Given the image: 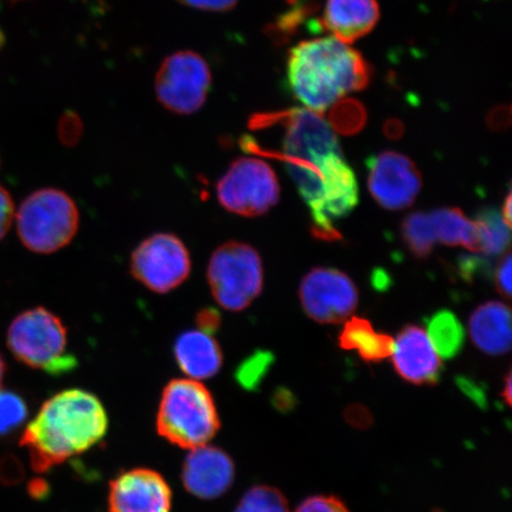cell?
<instances>
[{
	"instance_id": "obj_42",
	"label": "cell",
	"mask_w": 512,
	"mask_h": 512,
	"mask_svg": "<svg viewBox=\"0 0 512 512\" xmlns=\"http://www.w3.org/2000/svg\"><path fill=\"white\" fill-rule=\"evenodd\" d=\"M511 392H512V376H511V371H509L507 377H505V384H504L503 393H502L503 399L509 407L511 406V398H512Z\"/></svg>"
},
{
	"instance_id": "obj_14",
	"label": "cell",
	"mask_w": 512,
	"mask_h": 512,
	"mask_svg": "<svg viewBox=\"0 0 512 512\" xmlns=\"http://www.w3.org/2000/svg\"><path fill=\"white\" fill-rule=\"evenodd\" d=\"M235 464L222 448L203 445L192 448L185 458L182 482L185 490L204 501L220 498L232 488Z\"/></svg>"
},
{
	"instance_id": "obj_30",
	"label": "cell",
	"mask_w": 512,
	"mask_h": 512,
	"mask_svg": "<svg viewBox=\"0 0 512 512\" xmlns=\"http://www.w3.org/2000/svg\"><path fill=\"white\" fill-rule=\"evenodd\" d=\"M82 134V123L79 115L74 112L64 113L60 119L59 137L66 145H74Z\"/></svg>"
},
{
	"instance_id": "obj_6",
	"label": "cell",
	"mask_w": 512,
	"mask_h": 512,
	"mask_svg": "<svg viewBox=\"0 0 512 512\" xmlns=\"http://www.w3.org/2000/svg\"><path fill=\"white\" fill-rule=\"evenodd\" d=\"M19 239L29 251L51 254L69 245L79 230L73 198L57 189H42L25 198L17 213Z\"/></svg>"
},
{
	"instance_id": "obj_39",
	"label": "cell",
	"mask_w": 512,
	"mask_h": 512,
	"mask_svg": "<svg viewBox=\"0 0 512 512\" xmlns=\"http://www.w3.org/2000/svg\"><path fill=\"white\" fill-rule=\"evenodd\" d=\"M491 130L502 132L510 126V107L499 106L492 110L488 117Z\"/></svg>"
},
{
	"instance_id": "obj_28",
	"label": "cell",
	"mask_w": 512,
	"mask_h": 512,
	"mask_svg": "<svg viewBox=\"0 0 512 512\" xmlns=\"http://www.w3.org/2000/svg\"><path fill=\"white\" fill-rule=\"evenodd\" d=\"M310 9V6L305 4L293 5L290 11L285 12V14L281 15L277 21L268 27L267 34L274 38L275 41L286 40V38L291 37L299 25L303 23Z\"/></svg>"
},
{
	"instance_id": "obj_31",
	"label": "cell",
	"mask_w": 512,
	"mask_h": 512,
	"mask_svg": "<svg viewBox=\"0 0 512 512\" xmlns=\"http://www.w3.org/2000/svg\"><path fill=\"white\" fill-rule=\"evenodd\" d=\"M25 476L24 467L15 456H6L0 462V482L6 485L21 483Z\"/></svg>"
},
{
	"instance_id": "obj_15",
	"label": "cell",
	"mask_w": 512,
	"mask_h": 512,
	"mask_svg": "<svg viewBox=\"0 0 512 512\" xmlns=\"http://www.w3.org/2000/svg\"><path fill=\"white\" fill-rule=\"evenodd\" d=\"M392 357L396 373L416 386L437 383L443 371L440 356L420 326L409 325L400 332Z\"/></svg>"
},
{
	"instance_id": "obj_4",
	"label": "cell",
	"mask_w": 512,
	"mask_h": 512,
	"mask_svg": "<svg viewBox=\"0 0 512 512\" xmlns=\"http://www.w3.org/2000/svg\"><path fill=\"white\" fill-rule=\"evenodd\" d=\"M156 427L160 437L170 444L192 450L215 437L221 420L206 386L196 380L177 379L163 389Z\"/></svg>"
},
{
	"instance_id": "obj_3",
	"label": "cell",
	"mask_w": 512,
	"mask_h": 512,
	"mask_svg": "<svg viewBox=\"0 0 512 512\" xmlns=\"http://www.w3.org/2000/svg\"><path fill=\"white\" fill-rule=\"evenodd\" d=\"M286 75L294 98L306 110L322 115L345 95L367 88L371 67L360 51L331 36L294 46L288 53Z\"/></svg>"
},
{
	"instance_id": "obj_43",
	"label": "cell",
	"mask_w": 512,
	"mask_h": 512,
	"mask_svg": "<svg viewBox=\"0 0 512 512\" xmlns=\"http://www.w3.org/2000/svg\"><path fill=\"white\" fill-rule=\"evenodd\" d=\"M511 201H512L511 194L509 192L507 198H505L503 211H502L503 220H504L505 224H507L508 227H511Z\"/></svg>"
},
{
	"instance_id": "obj_19",
	"label": "cell",
	"mask_w": 512,
	"mask_h": 512,
	"mask_svg": "<svg viewBox=\"0 0 512 512\" xmlns=\"http://www.w3.org/2000/svg\"><path fill=\"white\" fill-rule=\"evenodd\" d=\"M338 343L343 350L356 351L368 363L387 360L394 351V339L389 335L379 334L369 320L360 317L351 318L344 325Z\"/></svg>"
},
{
	"instance_id": "obj_32",
	"label": "cell",
	"mask_w": 512,
	"mask_h": 512,
	"mask_svg": "<svg viewBox=\"0 0 512 512\" xmlns=\"http://www.w3.org/2000/svg\"><path fill=\"white\" fill-rule=\"evenodd\" d=\"M15 204L8 190L0 185V240L8 234L14 222Z\"/></svg>"
},
{
	"instance_id": "obj_20",
	"label": "cell",
	"mask_w": 512,
	"mask_h": 512,
	"mask_svg": "<svg viewBox=\"0 0 512 512\" xmlns=\"http://www.w3.org/2000/svg\"><path fill=\"white\" fill-rule=\"evenodd\" d=\"M435 242L450 247H464L478 253L479 234L473 222L458 208H444L428 213Z\"/></svg>"
},
{
	"instance_id": "obj_5",
	"label": "cell",
	"mask_w": 512,
	"mask_h": 512,
	"mask_svg": "<svg viewBox=\"0 0 512 512\" xmlns=\"http://www.w3.org/2000/svg\"><path fill=\"white\" fill-rule=\"evenodd\" d=\"M6 342L18 362L51 376L66 375L78 367V360L68 351L66 326L44 307L25 311L12 320Z\"/></svg>"
},
{
	"instance_id": "obj_18",
	"label": "cell",
	"mask_w": 512,
	"mask_h": 512,
	"mask_svg": "<svg viewBox=\"0 0 512 512\" xmlns=\"http://www.w3.org/2000/svg\"><path fill=\"white\" fill-rule=\"evenodd\" d=\"M476 347L491 356L508 354L511 349V312L501 302L480 305L469 322Z\"/></svg>"
},
{
	"instance_id": "obj_29",
	"label": "cell",
	"mask_w": 512,
	"mask_h": 512,
	"mask_svg": "<svg viewBox=\"0 0 512 512\" xmlns=\"http://www.w3.org/2000/svg\"><path fill=\"white\" fill-rule=\"evenodd\" d=\"M294 512H351L341 498L334 495H316L306 498Z\"/></svg>"
},
{
	"instance_id": "obj_36",
	"label": "cell",
	"mask_w": 512,
	"mask_h": 512,
	"mask_svg": "<svg viewBox=\"0 0 512 512\" xmlns=\"http://www.w3.org/2000/svg\"><path fill=\"white\" fill-rule=\"evenodd\" d=\"M190 8L206 11H228L233 9L239 0H177Z\"/></svg>"
},
{
	"instance_id": "obj_38",
	"label": "cell",
	"mask_w": 512,
	"mask_h": 512,
	"mask_svg": "<svg viewBox=\"0 0 512 512\" xmlns=\"http://www.w3.org/2000/svg\"><path fill=\"white\" fill-rule=\"evenodd\" d=\"M458 386L463 390L466 396L476 403L480 408H485L488 405V400H486V395L482 387H479L476 382H473L469 379H459Z\"/></svg>"
},
{
	"instance_id": "obj_1",
	"label": "cell",
	"mask_w": 512,
	"mask_h": 512,
	"mask_svg": "<svg viewBox=\"0 0 512 512\" xmlns=\"http://www.w3.org/2000/svg\"><path fill=\"white\" fill-rule=\"evenodd\" d=\"M108 425L98 396L83 389H66L43 403L19 445L28 451L32 470L46 473L98 445Z\"/></svg>"
},
{
	"instance_id": "obj_26",
	"label": "cell",
	"mask_w": 512,
	"mask_h": 512,
	"mask_svg": "<svg viewBox=\"0 0 512 512\" xmlns=\"http://www.w3.org/2000/svg\"><path fill=\"white\" fill-rule=\"evenodd\" d=\"M274 363V356L270 351H256L246 358L235 371V380L240 386L254 392L264 382Z\"/></svg>"
},
{
	"instance_id": "obj_22",
	"label": "cell",
	"mask_w": 512,
	"mask_h": 512,
	"mask_svg": "<svg viewBox=\"0 0 512 512\" xmlns=\"http://www.w3.org/2000/svg\"><path fill=\"white\" fill-rule=\"evenodd\" d=\"M478 228V253L485 258L502 255L510 246V227L496 209L480 211L475 221Z\"/></svg>"
},
{
	"instance_id": "obj_21",
	"label": "cell",
	"mask_w": 512,
	"mask_h": 512,
	"mask_svg": "<svg viewBox=\"0 0 512 512\" xmlns=\"http://www.w3.org/2000/svg\"><path fill=\"white\" fill-rule=\"evenodd\" d=\"M428 338L435 351L444 360L460 354L465 344V329L450 311H440L428 322Z\"/></svg>"
},
{
	"instance_id": "obj_41",
	"label": "cell",
	"mask_w": 512,
	"mask_h": 512,
	"mask_svg": "<svg viewBox=\"0 0 512 512\" xmlns=\"http://www.w3.org/2000/svg\"><path fill=\"white\" fill-rule=\"evenodd\" d=\"M383 131L389 139H399L402 137L403 132H405V128H403L399 120H389L384 125Z\"/></svg>"
},
{
	"instance_id": "obj_33",
	"label": "cell",
	"mask_w": 512,
	"mask_h": 512,
	"mask_svg": "<svg viewBox=\"0 0 512 512\" xmlns=\"http://www.w3.org/2000/svg\"><path fill=\"white\" fill-rule=\"evenodd\" d=\"M511 268L512 256L510 252H507L499 261L495 274V284L497 291L508 299L511 298Z\"/></svg>"
},
{
	"instance_id": "obj_40",
	"label": "cell",
	"mask_w": 512,
	"mask_h": 512,
	"mask_svg": "<svg viewBox=\"0 0 512 512\" xmlns=\"http://www.w3.org/2000/svg\"><path fill=\"white\" fill-rule=\"evenodd\" d=\"M29 495L37 501H44L50 495V486L47 480L42 478L32 479L28 486Z\"/></svg>"
},
{
	"instance_id": "obj_27",
	"label": "cell",
	"mask_w": 512,
	"mask_h": 512,
	"mask_svg": "<svg viewBox=\"0 0 512 512\" xmlns=\"http://www.w3.org/2000/svg\"><path fill=\"white\" fill-rule=\"evenodd\" d=\"M29 407L23 396L0 389V438L16 432L28 419Z\"/></svg>"
},
{
	"instance_id": "obj_17",
	"label": "cell",
	"mask_w": 512,
	"mask_h": 512,
	"mask_svg": "<svg viewBox=\"0 0 512 512\" xmlns=\"http://www.w3.org/2000/svg\"><path fill=\"white\" fill-rule=\"evenodd\" d=\"M174 356L179 369L189 379L208 380L220 373L223 354L213 335L200 330L185 331L174 345Z\"/></svg>"
},
{
	"instance_id": "obj_25",
	"label": "cell",
	"mask_w": 512,
	"mask_h": 512,
	"mask_svg": "<svg viewBox=\"0 0 512 512\" xmlns=\"http://www.w3.org/2000/svg\"><path fill=\"white\" fill-rule=\"evenodd\" d=\"M234 512H291L283 492L268 485H256L242 496Z\"/></svg>"
},
{
	"instance_id": "obj_45",
	"label": "cell",
	"mask_w": 512,
	"mask_h": 512,
	"mask_svg": "<svg viewBox=\"0 0 512 512\" xmlns=\"http://www.w3.org/2000/svg\"><path fill=\"white\" fill-rule=\"evenodd\" d=\"M5 35L2 29H0V49L4 47Z\"/></svg>"
},
{
	"instance_id": "obj_10",
	"label": "cell",
	"mask_w": 512,
	"mask_h": 512,
	"mask_svg": "<svg viewBox=\"0 0 512 512\" xmlns=\"http://www.w3.org/2000/svg\"><path fill=\"white\" fill-rule=\"evenodd\" d=\"M211 73L206 60L194 51H178L160 66L156 78L157 98L176 114H192L206 104Z\"/></svg>"
},
{
	"instance_id": "obj_8",
	"label": "cell",
	"mask_w": 512,
	"mask_h": 512,
	"mask_svg": "<svg viewBox=\"0 0 512 512\" xmlns=\"http://www.w3.org/2000/svg\"><path fill=\"white\" fill-rule=\"evenodd\" d=\"M216 192L224 209L245 217L266 214L280 198L277 175L258 158L236 159L217 182Z\"/></svg>"
},
{
	"instance_id": "obj_11",
	"label": "cell",
	"mask_w": 512,
	"mask_h": 512,
	"mask_svg": "<svg viewBox=\"0 0 512 512\" xmlns=\"http://www.w3.org/2000/svg\"><path fill=\"white\" fill-rule=\"evenodd\" d=\"M299 297L306 315L320 324L342 323L358 304L354 281L335 268L319 267L307 274Z\"/></svg>"
},
{
	"instance_id": "obj_9",
	"label": "cell",
	"mask_w": 512,
	"mask_h": 512,
	"mask_svg": "<svg viewBox=\"0 0 512 512\" xmlns=\"http://www.w3.org/2000/svg\"><path fill=\"white\" fill-rule=\"evenodd\" d=\"M130 268L140 284L152 292L165 294L189 278L191 259L187 246L176 235L158 233L134 249Z\"/></svg>"
},
{
	"instance_id": "obj_37",
	"label": "cell",
	"mask_w": 512,
	"mask_h": 512,
	"mask_svg": "<svg viewBox=\"0 0 512 512\" xmlns=\"http://www.w3.org/2000/svg\"><path fill=\"white\" fill-rule=\"evenodd\" d=\"M272 405L278 412L286 414L296 408L297 399L290 389L278 388L272 396Z\"/></svg>"
},
{
	"instance_id": "obj_12",
	"label": "cell",
	"mask_w": 512,
	"mask_h": 512,
	"mask_svg": "<svg viewBox=\"0 0 512 512\" xmlns=\"http://www.w3.org/2000/svg\"><path fill=\"white\" fill-rule=\"evenodd\" d=\"M371 196L383 209L411 207L422 187V177L413 160L402 153L384 151L367 160Z\"/></svg>"
},
{
	"instance_id": "obj_2",
	"label": "cell",
	"mask_w": 512,
	"mask_h": 512,
	"mask_svg": "<svg viewBox=\"0 0 512 512\" xmlns=\"http://www.w3.org/2000/svg\"><path fill=\"white\" fill-rule=\"evenodd\" d=\"M280 125L285 128L283 152L271 153L283 160L311 213L322 202L332 181L349 168L341 145L322 115L306 108L256 114L249 121L253 130ZM270 156V155H268Z\"/></svg>"
},
{
	"instance_id": "obj_7",
	"label": "cell",
	"mask_w": 512,
	"mask_h": 512,
	"mask_svg": "<svg viewBox=\"0 0 512 512\" xmlns=\"http://www.w3.org/2000/svg\"><path fill=\"white\" fill-rule=\"evenodd\" d=\"M207 277L216 303L224 310L240 312L260 296L264 266L252 246L230 241L211 255Z\"/></svg>"
},
{
	"instance_id": "obj_24",
	"label": "cell",
	"mask_w": 512,
	"mask_h": 512,
	"mask_svg": "<svg viewBox=\"0 0 512 512\" xmlns=\"http://www.w3.org/2000/svg\"><path fill=\"white\" fill-rule=\"evenodd\" d=\"M367 111L360 101L343 99L336 102L330 113L331 130L343 136L360 133L367 124Z\"/></svg>"
},
{
	"instance_id": "obj_35",
	"label": "cell",
	"mask_w": 512,
	"mask_h": 512,
	"mask_svg": "<svg viewBox=\"0 0 512 512\" xmlns=\"http://www.w3.org/2000/svg\"><path fill=\"white\" fill-rule=\"evenodd\" d=\"M196 323L198 326V330L202 332H206V334L214 335L217 330L220 329L221 325V316L219 311L215 309H204L198 312Z\"/></svg>"
},
{
	"instance_id": "obj_16",
	"label": "cell",
	"mask_w": 512,
	"mask_h": 512,
	"mask_svg": "<svg viewBox=\"0 0 512 512\" xmlns=\"http://www.w3.org/2000/svg\"><path fill=\"white\" fill-rule=\"evenodd\" d=\"M379 19L377 0H326L320 24L332 37L350 44L370 34Z\"/></svg>"
},
{
	"instance_id": "obj_34",
	"label": "cell",
	"mask_w": 512,
	"mask_h": 512,
	"mask_svg": "<svg viewBox=\"0 0 512 512\" xmlns=\"http://www.w3.org/2000/svg\"><path fill=\"white\" fill-rule=\"evenodd\" d=\"M344 418L351 427L358 428V430H366L373 425L374 421L373 414L362 405L349 406L345 409Z\"/></svg>"
},
{
	"instance_id": "obj_13",
	"label": "cell",
	"mask_w": 512,
	"mask_h": 512,
	"mask_svg": "<svg viewBox=\"0 0 512 512\" xmlns=\"http://www.w3.org/2000/svg\"><path fill=\"white\" fill-rule=\"evenodd\" d=\"M172 491L159 472L137 467L121 472L110 484V512H171Z\"/></svg>"
},
{
	"instance_id": "obj_23",
	"label": "cell",
	"mask_w": 512,
	"mask_h": 512,
	"mask_svg": "<svg viewBox=\"0 0 512 512\" xmlns=\"http://www.w3.org/2000/svg\"><path fill=\"white\" fill-rule=\"evenodd\" d=\"M402 240L415 258L425 259L433 251L434 234L428 214L416 211L409 214L401 224Z\"/></svg>"
},
{
	"instance_id": "obj_44",
	"label": "cell",
	"mask_w": 512,
	"mask_h": 512,
	"mask_svg": "<svg viewBox=\"0 0 512 512\" xmlns=\"http://www.w3.org/2000/svg\"><path fill=\"white\" fill-rule=\"evenodd\" d=\"M5 373H6V364H5L2 354H0V386H2V383L4 381Z\"/></svg>"
}]
</instances>
